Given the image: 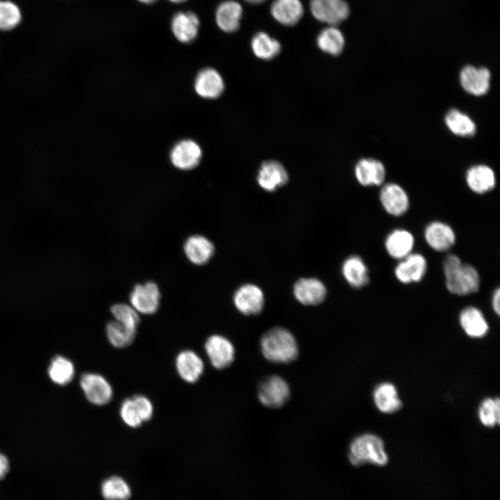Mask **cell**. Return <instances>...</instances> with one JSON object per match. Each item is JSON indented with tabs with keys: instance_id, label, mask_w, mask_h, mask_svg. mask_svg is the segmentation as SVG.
I'll use <instances>...</instances> for the list:
<instances>
[{
	"instance_id": "6da1fadb",
	"label": "cell",
	"mask_w": 500,
	"mask_h": 500,
	"mask_svg": "<svg viewBox=\"0 0 500 500\" xmlns=\"http://www.w3.org/2000/svg\"><path fill=\"white\" fill-rule=\"evenodd\" d=\"M443 268L446 286L451 293L462 296L478 290L480 278L478 272L473 266L463 264L457 256H447Z\"/></svg>"
},
{
	"instance_id": "7a4b0ae2",
	"label": "cell",
	"mask_w": 500,
	"mask_h": 500,
	"mask_svg": "<svg viewBox=\"0 0 500 500\" xmlns=\"http://www.w3.org/2000/svg\"><path fill=\"white\" fill-rule=\"evenodd\" d=\"M264 357L276 363H290L299 355V347L294 335L287 329L276 327L269 330L260 340Z\"/></svg>"
},
{
	"instance_id": "3957f363",
	"label": "cell",
	"mask_w": 500,
	"mask_h": 500,
	"mask_svg": "<svg viewBox=\"0 0 500 500\" xmlns=\"http://www.w3.org/2000/svg\"><path fill=\"white\" fill-rule=\"evenodd\" d=\"M348 458L351 465L356 467L366 463L384 466L388 462L383 440L370 433L359 435L352 440Z\"/></svg>"
},
{
	"instance_id": "277c9868",
	"label": "cell",
	"mask_w": 500,
	"mask_h": 500,
	"mask_svg": "<svg viewBox=\"0 0 500 500\" xmlns=\"http://www.w3.org/2000/svg\"><path fill=\"white\" fill-rule=\"evenodd\" d=\"M290 389L288 383L281 377L272 376L261 382L258 389V397L265 406L278 408L289 399Z\"/></svg>"
},
{
	"instance_id": "5b68a950",
	"label": "cell",
	"mask_w": 500,
	"mask_h": 500,
	"mask_svg": "<svg viewBox=\"0 0 500 500\" xmlns=\"http://www.w3.org/2000/svg\"><path fill=\"white\" fill-rule=\"evenodd\" d=\"M80 385L87 400L95 406L108 404L112 399L113 390L103 376L96 373H85L80 378Z\"/></svg>"
},
{
	"instance_id": "8992f818",
	"label": "cell",
	"mask_w": 500,
	"mask_h": 500,
	"mask_svg": "<svg viewBox=\"0 0 500 500\" xmlns=\"http://www.w3.org/2000/svg\"><path fill=\"white\" fill-rule=\"evenodd\" d=\"M310 9L316 19L330 26L340 24L350 12L349 6L344 0H310Z\"/></svg>"
},
{
	"instance_id": "52a82bcc",
	"label": "cell",
	"mask_w": 500,
	"mask_h": 500,
	"mask_svg": "<svg viewBox=\"0 0 500 500\" xmlns=\"http://www.w3.org/2000/svg\"><path fill=\"white\" fill-rule=\"evenodd\" d=\"M160 300L159 288L153 281L135 285L129 296L131 305L142 315L154 314L159 308Z\"/></svg>"
},
{
	"instance_id": "ba28073f",
	"label": "cell",
	"mask_w": 500,
	"mask_h": 500,
	"mask_svg": "<svg viewBox=\"0 0 500 500\" xmlns=\"http://www.w3.org/2000/svg\"><path fill=\"white\" fill-rule=\"evenodd\" d=\"M204 347L212 365L217 369L228 367L234 360V347L228 339L222 335L210 336Z\"/></svg>"
},
{
	"instance_id": "9c48e42d",
	"label": "cell",
	"mask_w": 500,
	"mask_h": 500,
	"mask_svg": "<svg viewBox=\"0 0 500 500\" xmlns=\"http://www.w3.org/2000/svg\"><path fill=\"white\" fill-rule=\"evenodd\" d=\"M233 302L238 310L243 315H257L264 306V294L257 285L244 284L235 291Z\"/></svg>"
},
{
	"instance_id": "30bf717a",
	"label": "cell",
	"mask_w": 500,
	"mask_h": 500,
	"mask_svg": "<svg viewBox=\"0 0 500 500\" xmlns=\"http://www.w3.org/2000/svg\"><path fill=\"white\" fill-rule=\"evenodd\" d=\"M296 299L305 306L321 303L327 294L324 284L316 278H303L298 280L293 288Z\"/></svg>"
},
{
	"instance_id": "8fae6325",
	"label": "cell",
	"mask_w": 500,
	"mask_h": 500,
	"mask_svg": "<svg viewBox=\"0 0 500 500\" xmlns=\"http://www.w3.org/2000/svg\"><path fill=\"white\" fill-rule=\"evenodd\" d=\"M490 72L485 67L465 66L460 72V81L462 88L475 96L485 94L490 88Z\"/></svg>"
},
{
	"instance_id": "7c38bea8",
	"label": "cell",
	"mask_w": 500,
	"mask_h": 500,
	"mask_svg": "<svg viewBox=\"0 0 500 500\" xmlns=\"http://www.w3.org/2000/svg\"><path fill=\"white\" fill-rule=\"evenodd\" d=\"M257 182L263 190L273 192L283 186L289 176L284 166L276 160H267L262 163L257 175Z\"/></svg>"
},
{
	"instance_id": "4fadbf2b",
	"label": "cell",
	"mask_w": 500,
	"mask_h": 500,
	"mask_svg": "<svg viewBox=\"0 0 500 500\" xmlns=\"http://www.w3.org/2000/svg\"><path fill=\"white\" fill-rule=\"evenodd\" d=\"M175 366L178 376L188 383L197 382L204 370L202 359L192 350L181 351L176 357Z\"/></svg>"
},
{
	"instance_id": "5bb4252c",
	"label": "cell",
	"mask_w": 500,
	"mask_h": 500,
	"mask_svg": "<svg viewBox=\"0 0 500 500\" xmlns=\"http://www.w3.org/2000/svg\"><path fill=\"white\" fill-rule=\"evenodd\" d=\"M403 259L395 268L397 278L403 283L420 281L427 268L424 257L419 253H410Z\"/></svg>"
},
{
	"instance_id": "9a60e30c",
	"label": "cell",
	"mask_w": 500,
	"mask_h": 500,
	"mask_svg": "<svg viewBox=\"0 0 500 500\" xmlns=\"http://www.w3.org/2000/svg\"><path fill=\"white\" fill-rule=\"evenodd\" d=\"M380 199L385 211L394 216L403 215L409 206L406 192L396 183L385 185L381 190Z\"/></svg>"
},
{
	"instance_id": "2e32d148",
	"label": "cell",
	"mask_w": 500,
	"mask_h": 500,
	"mask_svg": "<svg viewBox=\"0 0 500 500\" xmlns=\"http://www.w3.org/2000/svg\"><path fill=\"white\" fill-rule=\"evenodd\" d=\"M194 88L200 97L215 99L223 92L224 83L217 70L208 67L198 73L194 82Z\"/></svg>"
},
{
	"instance_id": "e0dca14e",
	"label": "cell",
	"mask_w": 500,
	"mask_h": 500,
	"mask_svg": "<svg viewBox=\"0 0 500 500\" xmlns=\"http://www.w3.org/2000/svg\"><path fill=\"white\" fill-rule=\"evenodd\" d=\"M171 28L175 38L182 43L193 41L199 32V19L190 11L179 12L174 15Z\"/></svg>"
},
{
	"instance_id": "ac0fdd59",
	"label": "cell",
	"mask_w": 500,
	"mask_h": 500,
	"mask_svg": "<svg viewBox=\"0 0 500 500\" xmlns=\"http://www.w3.org/2000/svg\"><path fill=\"white\" fill-rule=\"evenodd\" d=\"M183 249L188 259L197 265L206 264L215 252L212 242L200 235L189 237L184 243Z\"/></svg>"
},
{
	"instance_id": "d6986e66",
	"label": "cell",
	"mask_w": 500,
	"mask_h": 500,
	"mask_svg": "<svg viewBox=\"0 0 500 500\" xmlns=\"http://www.w3.org/2000/svg\"><path fill=\"white\" fill-rule=\"evenodd\" d=\"M170 156L175 167L181 169H190L199 162L201 150L195 142L185 140L174 147Z\"/></svg>"
},
{
	"instance_id": "ffe728a7",
	"label": "cell",
	"mask_w": 500,
	"mask_h": 500,
	"mask_svg": "<svg viewBox=\"0 0 500 500\" xmlns=\"http://www.w3.org/2000/svg\"><path fill=\"white\" fill-rule=\"evenodd\" d=\"M424 237L427 244L438 251L449 249L456 240L453 229L449 225L440 222L429 224L425 229Z\"/></svg>"
},
{
	"instance_id": "44dd1931",
	"label": "cell",
	"mask_w": 500,
	"mask_h": 500,
	"mask_svg": "<svg viewBox=\"0 0 500 500\" xmlns=\"http://www.w3.org/2000/svg\"><path fill=\"white\" fill-rule=\"evenodd\" d=\"M242 6L237 1L227 0L217 8L215 20L218 27L226 33H233L240 28L242 16Z\"/></svg>"
},
{
	"instance_id": "7402d4cb",
	"label": "cell",
	"mask_w": 500,
	"mask_h": 500,
	"mask_svg": "<svg viewBox=\"0 0 500 500\" xmlns=\"http://www.w3.org/2000/svg\"><path fill=\"white\" fill-rule=\"evenodd\" d=\"M355 175L360 184L364 186L381 185L385 179L383 164L373 158L360 160L355 167Z\"/></svg>"
},
{
	"instance_id": "603a6c76",
	"label": "cell",
	"mask_w": 500,
	"mask_h": 500,
	"mask_svg": "<svg viewBox=\"0 0 500 500\" xmlns=\"http://www.w3.org/2000/svg\"><path fill=\"white\" fill-rule=\"evenodd\" d=\"M272 17L285 26H294L302 17L303 7L300 0H274L271 6Z\"/></svg>"
},
{
	"instance_id": "cb8c5ba5",
	"label": "cell",
	"mask_w": 500,
	"mask_h": 500,
	"mask_svg": "<svg viewBox=\"0 0 500 500\" xmlns=\"http://www.w3.org/2000/svg\"><path fill=\"white\" fill-rule=\"evenodd\" d=\"M469 188L474 192L483 194L492 190L496 183L493 170L484 165H474L470 167L466 175Z\"/></svg>"
},
{
	"instance_id": "d4e9b609",
	"label": "cell",
	"mask_w": 500,
	"mask_h": 500,
	"mask_svg": "<svg viewBox=\"0 0 500 500\" xmlns=\"http://www.w3.org/2000/svg\"><path fill=\"white\" fill-rule=\"evenodd\" d=\"M459 319L463 331L471 338H482L488 331L489 326L484 315L475 307L469 306L463 309Z\"/></svg>"
},
{
	"instance_id": "484cf974",
	"label": "cell",
	"mask_w": 500,
	"mask_h": 500,
	"mask_svg": "<svg viewBox=\"0 0 500 500\" xmlns=\"http://www.w3.org/2000/svg\"><path fill=\"white\" fill-rule=\"evenodd\" d=\"M373 399L376 408L383 413H394L402 407L397 388L391 383L378 385L373 392Z\"/></svg>"
},
{
	"instance_id": "4316f807",
	"label": "cell",
	"mask_w": 500,
	"mask_h": 500,
	"mask_svg": "<svg viewBox=\"0 0 500 500\" xmlns=\"http://www.w3.org/2000/svg\"><path fill=\"white\" fill-rule=\"evenodd\" d=\"M342 273L347 283L356 288L366 285L369 281L367 267L358 256H349L344 261Z\"/></svg>"
},
{
	"instance_id": "83f0119b",
	"label": "cell",
	"mask_w": 500,
	"mask_h": 500,
	"mask_svg": "<svg viewBox=\"0 0 500 500\" xmlns=\"http://www.w3.org/2000/svg\"><path fill=\"white\" fill-rule=\"evenodd\" d=\"M385 245L390 256L402 259L410 253L414 245V238L406 230L397 229L388 235Z\"/></svg>"
},
{
	"instance_id": "f1b7e54d",
	"label": "cell",
	"mask_w": 500,
	"mask_h": 500,
	"mask_svg": "<svg viewBox=\"0 0 500 500\" xmlns=\"http://www.w3.org/2000/svg\"><path fill=\"white\" fill-rule=\"evenodd\" d=\"M319 49L330 55L338 56L344 47V37L342 33L335 26L322 29L317 37Z\"/></svg>"
},
{
	"instance_id": "f546056e",
	"label": "cell",
	"mask_w": 500,
	"mask_h": 500,
	"mask_svg": "<svg viewBox=\"0 0 500 500\" xmlns=\"http://www.w3.org/2000/svg\"><path fill=\"white\" fill-rule=\"evenodd\" d=\"M251 47L255 56L265 60L273 59L281 49L280 42L265 32H258L253 35Z\"/></svg>"
},
{
	"instance_id": "4dcf8cb0",
	"label": "cell",
	"mask_w": 500,
	"mask_h": 500,
	"mask_svg": "<svg viewBox=\"0 0 500 500\" xmlns=\"http://www.w3.org/2000/svg\"><path fill=\"white\" fill-rule=\"evenodd\" d=\"M448 128L455 135L462 137H471L476 133L474 121L462 112L453 108L449 110L444 118Z\"/></svg>"
},
{
	"instance_id": "1f68e13d",
	"label": "cell",
	"mask_w": 500,
	"mask_h": 500,
	"mask_svg": "<svg viewBox=\"0 0 500 500\" xmlns=\"http://www.w3.org/2000/svg\"><path fill=\"white\" fill-rule=\"evenodd\" d=\"M74 366L72 361L62 356H55L48 367L49 378L53 383L60 385L70 383L74 376Z\"/></svg>"
},
{
	"instance_id": "d6a6232c",
	"label": "cell",
	"mask_w": 500,
	"mask_h": 500,
	"mask_svg": "<svg viewBox=\"0 0 500 500\" xmlns=\"http://www.w3.org/2000/svg\"><path fill=\"white\" fill-rule=\"evenodd\" d=\"M136 331L116 320L109 322L106 328L109 342L116 348H125L131 345L135 338Z\"/></svg>"
},
{
	"instance_id": "836d02e7",
	"label": "cell",
	"mask_w": 500,
	"mask_h": 500,
	"mask_svg": "<svg viewBox=\"0 0 500 500\" xmlns=\"http://www.w3.org/2000/svg\"><path fill=\"white\" fill-rule=\"evenodd\" d=\"M103 497L109 500H124L131 496V490L124 478L118 476H112L104 480L101 485Z\"/></svg>"
},
{
	"instance_id": "e575fe53",
	"label": "cell",
	"mask_w": 500,
	"mask_h": 500,
	"mask_svg": "<svg viewBox=\"0 0 500 500\" xmlns=\"http://www.w3.org/2000/svg\"><path fill=\"white\" fill-rule=\"evenodd\" d=\"M500 405L499 399H485L478 408V417L481 422L487 427H493L499 424Z\"/></svg>"
},
{
	"instance_id": "d590c367",
	"label": "cell",
	"mask_w": 500,
	"mask_h": 500,
	"mask_svg": "<svg viewBox=\"0 0 500 500\" xmlns=\"http://www.w3.org/2000/svg\"><path fill=\"white\" fill-rule=\"evenodd\" d=\"M110 312L115 320L129 328L137 329L140 319L138 312L131 305L116 303L111 306Z\"/></svg>"
},
{
	"instance_id": "8d00e7d4",
	"label": "cell",
	"mask_w": 500,
	"mask_h": 500,
	"mask_svg": "<svg viewBox=\"0 0 500 500\" xmlns=\"http://www.w3.org/2000/svg\"><path fill=\"white\" fill-rule=\"evenodd\" d=\"M22 15L17 5L9 1H0V29L15 28L21 21Z\"/></svg>"
},
{
	"instance_id": "74e56055",
	"label": "cell",
	"mask_w": 500,
	"mask_h": 500,
	"mask_svg": "<svg viewBox=\"0 0 500 500\" xmlns=\"http://www.w3.org/2000/svg\"><path fill=\"white\" fill-rule=\"evenodd\" d=\"M119 415L124 423L131 428H139L144 423L132 397L123 401L120 406Z\"/></svg>"
},
{
	"instance_id": "f35d334b",
	"label": "cell",
	"mask_w": 500,
	"mask_h": 500,
	"mask_svg": "<svg viewBox=\"0 0 500 500\" xmlns=\"http://www.w3.org/2000/svg\"><path fill=\"white\" fill-rule=\"evenodd\" d=\"M132 399L139 412L143 422L149 421L153 414V406L151 401L145 396L136 394Z\"/></svg>"
},
{
	"instance_id": "ab89813d",
	"label": "cell",
	"mask_w": 500,
	"mask_h": 500,
	"mask_svg": "<svg viewBox=\"0 0 500 500\" xmlns=\"http://www.w3.org/2000/svg\"><path fill=\"white\" fill-rule=\"evenodd\" d=\"M9 470V461L6 456L0 453V480L3 479Z\"/></svg>"
},
{
	"instance_id": "60d3db41",
	"label": "cell",
	"mask_w": 500,
	"mask_h": 500,
	"mask_svg": "<svg viewBox=\"0 0 500 500\" xmlns=\"http://www.w3.org/2000/svg\"><path fill=\"white\" fill-rule=\"evenodd\" d=\"M492 308L495 313L499 315L500 313V289L498 288L494 291L492 300Z\"/></svg>"
},
{
	"instance_id": "b9f144b4",
	"label": "cell",
	"mask_w": 500,
	"mask_h": 500,
	"mask_svg": "<svg viewBox=\"0 0 500 500\" xmlns=\"http://www.w3.org/2000/svg\"><path fill=\"white\" fill-rule=\"evenodd\" d=\"M246 1L251 4H260L265 1L266 0H245Z\"/></svg>"
},
{
	"instance_id": "7bdbcfd3",
	"label": "cell",
	"mask_w": 500,
	"mask_h": 500,
	"mask_svg": "<svg viewBox=\"0 0 500 500\" xmlns=\"http://www.w3.org/2000/svg\"><path fill=\"white\" fill-rule=\"evenodd\" d=\"M138 1L143 3L149 4V3L155 2L156 0H138Z\"/></svg>"
},
{
	"instance_id": "ee69618b",
	"label": "cell",
	"mask_w": 500,
	"mask_h": 500,
	"mask_svg": "<svg viewBox=\"0 0 500 500\" xmlns=\"http://www.w3.org/2000/svg\"><path fill=\"white\" fill-rule=\"evenodd\" d=\"M169 1H171V2H172V3H177L184 2V1H187V0H169Z\"/></svg>"
}]
</instances>
